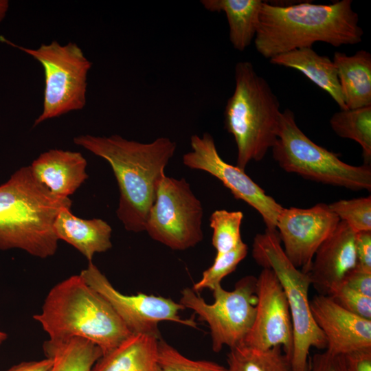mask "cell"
Instances as JSON below:
<instances>
[{
    "instance_id": "1",
    "label": "cell",
    "mask_w": 371,
    "mask_h": 371,
    "mask_svg": "<svg viewBox=\"0 0 371 371\" xmlns=\"http://www.w3.org/2000/svg\"><path fill=\"white\" fill-rule=\"evenodd\" d=\"M74 143L109 163L120 192L118 219L128 232L145 231L165 168L175 153V142L165 137L142 143L119 135H80Z\"/></svg>"
},
{
    "instance_id": "2",
    "label": "cell",
    "mask_w": 371,
    "mask_h": 371,
    "mask_svg": "<svg viewBox=\"0 0 371 371\" xmlns=\"http://www.w3.org/2000/svg\"><path fill=\"white\" fill-rule=\"evenodd\" d=\"M352 4L351 0L288 5L263 1L254 40L255 47L264 58L271 59L294 49L312 47L317 42L333 47L357 44L363 31Z\"/></svg>"
},
{
    "instance_id": "3",
    "label": "cell",
    "mask_w": 371,
    "mask_h": 371,
    "mask_svg": "<svg viewBox=\"0 0 371 371\" xmlns=\"http://www.w3.org/2000/svg\"><path fill=\"white\" fill-rule=\"evenodd\" d=\"M69 197L55 196L34 176L30 166L0 185V250L21 249L40 258L55 254L54 223Z\"/></svg>"
},
{
    "instance_id": "4",
    "label": "cell",
    "mask_w": 371,
    "mask_h": 371,
    "mask_svg": "<svg viewBox=\"0 0 371 371\" xmlns=\"http://www.w3.org/2000/svg\"><path fill=\"white\" fill-rule=\"evenodd\" d=\"M33 318L48 334L49 339H85L100 347L103 355L132 335L111 304L80 274L54 285L41 312Z\"/></svg>"
},
{
    "instance_id": "5",
    "label": "cell",
    "mask_w": 371,
    "mask_h": 371,
    "mask_svg": "<svg viewBox=\"0 0 371 371\" xmlns=\"http://www.w3.org/2000/svg\"><path fill=\"white\" fill-rule=\"evenodd\" d=\"M234 79V92L225 107L224 125L236 144V166L245 170L251 161L262 160L273 147L281 111L278 98L251 63H237Z\"/></svg>"
},
{
    "instance_id": "6",
    "label": "cell",
    "mask_w": 371,
    "mask_h": 371,
    "mask_svg": "<svg viewBox=\"0 0 371 371\" xmlns=\"http://www.w3.org/2000/svg\"><path fill=\"white\" fill-rule=\"evenodd\" d=\"M252 256L262 268L271 269L285 293L291 317L293 346L290 358L292 371H308L311 348L326 349L323 333L312 315L308 273L295 267L283 250L277 230L258 234L252 245Z\"/></svg>"
},
{
    "instance_id": "7",
    "label": "cell",
    "mask_w": 371,
    "mask_h": 371,
    "mask_svg": "<svg viewBox=\"0 0 371 371\" xmlns=\"http://www.w3.org/2000/svg\"><path fill=\"white\" fill-rule=\"evenodd\" d=\"M273 157L284 171L304 179L351 190H371L370 165L352 166L315 144L297 126L290 109L281 112Z\"/></svg>"
},
{
    "instance_id": "8",
    "label": "cell",
    "mask_w": 371,
    "mask_h": 371,
    "mask_svg": "<svg viewBox=\"0 0 371 371\" xmlns=\"http://www.w3.org/2000/svg\"><path fill=\"white\" fill-rule=\"evenodd\" d=\"M0 42L17 48L36 60L45 74L42 113L34 126L45 120L82 109L87 103V75L92 63L76 44L54 41L36 49L18 45L0 35Z\"/></svg>"
},
{
    "instance_id": "9",
    "label": "cell",
    "mask_w": 371,
    "mask_h": 371,
    "mask_svg": "<svg viewBox=\"0 0 371 371\" xmlns=\"http://www.w3.org/2000/svg\"><path fill=\"white\" fill-rule=\"evenodd\" d=\"M256 280L254 276H246L237 281L232 291L218 285L212 291V304H207L192 288L181 291L179 303L207 323L214 352H220L224 346L232 348L244 343L256 313Z\"/></svg>"
},
{
    "instance_id": "10",
    "label": "cell",
    "mask_w": 371,
    "mask_h": 371,
    "mask_svg": "<svg viewBox=\"0 0 371 371\" xmlns=\"http://www.w3.org/2000/svg\"><path fill=\"white\" fill-rule=\"evenodd\" d=\"M203 207L184 179L166 175L159 184L145 232L172 250L183 251L203 239Z\"/></svg>"
},
{
    "instance_id": "11",
    "label": "cell",
    "mask_w": 371,
    "mask_h": 371,
    "mask_svg": "<svg viewBox=\"0 0 371 371\" xmlns=\"http://www.w3.org/2000/svg\"><path fill=\"white\" fill-rule=\"evenodd\" d=\"M80 275L112 306L132 334H144L160 337L158 324L170 321L197 328L193 318L183 319L179 313L185 307L170 298L139 293L124 295L115 289L107 278L91 262Z\"/></svg>"
},
{
    "instance_id": "12",
    "label": "cell",
    "mask_w": 371,
    "mask_h": 371,
    "mask_svg": "<svg viewBox=\"0 0 371 371\" xmlns=\"http://www.w3.org/2000/svg\"><path fill=\"white\" fill-rule=\"evenodd\" d=\"M190 146L191 150L183 155V164L186 166L216 177L236 199L245 201L261 215L267 229L276 230L277 218L283 207L267 194L245 170L225 161L210 133L192 135Z\"/></svg>"
},
{
    "instance_id": "13",
    "label": "cell",
    "mask_w": 371,
    "mask_h": 371,
    "mask_svg": "<svg viewBox=\"0 0 371 371\" xmlns=\"http://www.w3.org/2000/svg\"><path fill=\"white\" fill-rule=\"evenodd\" d=\"M340 221L328 205L319 203L311 207H282L276 229L284 254L292 264L308 273L314 255Z\"/></svg>"
},
{
    "instance_id": "14",
    "label": "cell",
    "mask_w": 371,
    "mask_h": 371,
    "mask_svg": "<svg viewBox=\"0 0 371 371\" xmlns=\"http://www.w3.org/2000/svg\"><path fill=\"white\" fill-rule=\"evenodd\" d=\"M256 313L243 344L260 350L281 346L290 359L293 346L291 314L284 290L273 271L263 268L256 280Z\"/></svg>"
},
{
    "instance_id": "15",
    "label": "cell",
    "mask_w": 371,
    "mask_h": 371,
    "mask_svg": "<svg viewBox=\"0 0 371 371\" xmlns=\"http://www.w3.org/2000/svg\"><path fill=\"white\" fill-rule=\"evenodd\" d=\"M310 306L313 319L326 339V351L344 355L371 348V320L349 312L329 295H315L310 300Z\"/></svg>"
},
{
    "instance_id": "16",
    "label": "cell",
    "mask_w": 371,
    "mask_h": 371,
    "mask_svg": "<svg viewBox=\"0 0 371 371\" xmlns=\"http://www.w3.org/2000/svg\"><path fill=\"white\" fill-rule=\"evenodd\" d=\"M355 237L356 233L340 221L316 251L308 274L319 294L330 295L357 267Z\"/></svg>"
},
{
    "instance_id": "17",
    "label": "cell",
    "mask_w": 371,
    "mask_h": 371,
    "mask_svg": "<svg viewBox=\"0 0 371 371\" xmlns=\"http://www.w3.org/2000/svg\"><path fill=\"white\" fill-rule=\"evenodd\" d=\"M87 165L79 152L51 149L41 153L30 166L36 179L50 192L69 197L88 179Z\"/></svg>"
},
{
    "instance_id": "18",
    "label": "cell",
    "mask_w": 371,
    "mask_h": 371,
    "mask_svg": "<svg viewBox=\"0 0 371 371\" xmlns=\"http://www.w3.org/2000/svg\"><path fill=\"white\" fill-rule=\"evenodd\" d=\"M58 240L75 247L89 262L95 254L112 247L111 225L102 218L83 219L74 215L71 208L60 210L54 223Z\"/></svg>"
},
{
    "instance_id": "19",
    "label": "cell",
    "mask_w": 371,
    "mask_h": 371,
    "mask_svg": "<svg viewBox=\"0 0 371 371\" xmlns=\"http://www.w3.org/2000/svg\"><path fill=\"white\" fill-rule=\"evenodd\" d=\"M161 337L132 334L103 355L91 371H160L158 342Z\"/></svg>"
},
{
    "instance_id": "20",
    "label": "cell",
    "mask_w": 371,
    "mask_h": 371,
    "mask_svg": "<svg viewBox=\"0 0 371 371\" xmlns=\"http://www.w3.org/2000/svg\"><path fill=\"white\" fill-rule=\"evenodd\" d=\"M273 65L296 69L328 93L341 110L347 109L333 60L319 55L312 47L294 49L269 59Z\"/></svg>"
},
{
    "instance_id": "21",
    "label": "cell",
    "mask_w": 371,
    "mask_h": 371,
    "mask_svg": "<svg viewBox=\"0 0 371 371\" xmlns=\"http://www.w3.org/2000/svg\"><path fill=\"white\" fill-rule=\"evenodd\" d=\"M333 61L347 109L371 106V54L366 50L348 56L334 53Z\"/></svg>"
},
{
    "instance_id": "22",
    "label": "cell",
    "mask_w": 371,
    "mask_h": 371,
    "mask_svg": "<svg viewBox=\"0 0 371 371\" xmlns=\"http://www.w3.org/2000/svg\"><path fill=\"white\" fill-rule=\"evenodd\" d=\"M262 0H202L208 11L223 12L229 25V37L234 49L243 52L254 40Z\"/></svg>"
},
{
    "instance_id": "23",
    "label": "cell",
    "mask_w": 371,
    "mask_h": 371,
    "mask_svg": "<svg viewBox=\"0 0 371 371\" xmlns=\"http://www.w3.org/2000/svg\"><path fill=\"white\" fill-rule=\"evenodd\" d=\"M43 348L46 357L53 362L49 371H91L103 355L96 344L79 337L65 341L49 339Z\"/></svg>"
},
{
    "instance_id": "24",
    "label": "cell",
    "mask_w": 371,
    "mask_h": 371,
    "mask_svg": "<svg viewBox=\"0 0 371 371\" xmlns=\"http://www.w3.org/2000/svg\"><path fill=\"white\" fill-rule=\"evenodd\" d=\"M228 371H292L281 346L260 350L240 344L227 354Z\"/></svg>"
},
{
    "instance_id": "25",
    "label": "cell",
    "mask_w": 371,
    "mask_h": 371,
    "mask_svg": "<svg viewBox=\"0 0 371 371\" xmlns=\"http://www.w3.org/2000/svg\"><path fill=\"white\" fill-rule=\"evenodd\" d=\"M334 133L357 142L361 147L366 165L371 161V106L341 110L330 119Z\"/></svg>"
},
{
    "instance_id": "26",
    "label": "cell",
    "mask_w": 371,
    "mask_h": 371,
    "mask_svg": "<svg viewBox=\"0 0 371 371\" xmlns=\"http://www.w3.org/2000/svg\"><path fill=\"white\" fill-rule=\"evenodd\" d=\"M243 219L241 211L216 210L210 217L212 229V244L216 251V256L228 252L243 240L240 226Z\"/></svg>"
},
{
    "instance_id": "27",
    "label": "cell",
    "mask_w": 371,
    "mask_h": 371,
    "mask_svg": "<svg viewBox=\"0 0 371 371\" xmlns=\"http://www.w3.org/2000/svg\"><path fill=\"white\" fill-rule=\"evenodd\" d=\"M247 253L248 246L242 240L231 251L216 256L212 266L203 271L201 278L193 285L192 289L196 293L205 289L212 291L221 284V282L225 277L236 269Z\"/></svg>"
},
{
    "instance_id": "28",
    "label": "cell",
    "mask_w": 371,
    "mask_h": 371,
    "mask_svg": "<svg viewBox=\"0 0 371 371\" xmlns=\"http://www.w3.org/2000/svg\"><path fill=\"white\" fill-rule=\"evenodd\" d=\"M355 233L371 231V196L341 199L328 205Z\"/></svg>"
},
{
    "instance_id": "29",
    "label": "cell",
    "mask_w": 371,
    "mask_h": 371,
    "mask_svg": "<svg viewBox=\"0 0 371 371\" xmlns=\"http://www.w3.org/2000/svg\"><path fill=\"white\" fill-rule=\"evenodd\" d=\"M158 363L160 371H228L213 361L190 359L161 338L158 342Z\"/></svg>"
},
{
    "instance_id": "30",
    "label": "cell",
    "mask_w": 371,
    "mask_h": 371,
    "mask_svg": "<svg viewBox=\"0 0 371 371\" xmlns=\"http://www.w3.org/2000/svg\"><path fill=\"white\" fill-rule=\"evenodd\" d=\"M330 296L339 306L361 317L371 320V297L342 284Z\"/></svg>"
},
{
    "instance_id": "31",
    "label": "cell",
    "mask_w": 371,
    "mask_h": 371,
    "mask_svg": "<svg viewBox=\"0 0 371 371\" xmlns=\"http://www.w3.org/2000/svg\"><path fill=\"white\" fill-rule=\"evenodd\" d=\"M308 371H345L342 355L325 350L309 357Z\"/></svg>"
},
{
    "instance_id": "32",
    "label": "cell",
    "mask_w": 371,
    "mask_h": 371,
    "mask_svg": "<svg viewBox=\"0 0 371 371\" xmlns=\"http://www.w3.org/2000/svg\"><path fill=\"white\" fill-rule=\"evenodd\" d=\"M357 267L371 273V231L356 233Z\"/></svg>"
},
{
    "instance_id": "33",
    "label": "cell",
    "mask_w": 371,
    "mask_h": 371,
    "mask_svg": "<svg viewBox=\"0 0 371 371\" xmlns=\"http://www.w3.org/2000/svg\"><path fill=\"white\" fill-rule=\"evenodd\" d=\"M345 371H371V348L342 355Z\"/></svg>"
},
{
    "instance_id": "34",
    "label": "cell",
    "mask_w": 371,
    "mask_h": 371,
    "mask_svg": "<svg viewBox=\"0 0 371 371\" xmlns=\"http://www.w3.org/2000/svg\"><path fill=\"white\" fill-rule=\"evenodd\" d=\"M343 284L371 297V273L364 271L356 267L346 276Z\"/></svg>"
},
{
    "instance_id": "35",
    "label": "cell",
    "mask_w": 371,
    "mask_h": 371,
    "mask_svg": "<svg viewBox=\"0 0 371 371\" xmlns=\"http://www.w3.org/2000/svg\"><path fill=\"white\" fill-rule=\"evenodd\" d=\"M52 363V360L46 357L40 361L22 362L5 371H49Z\"/></svg>"
},
{
    "instance_id": "36",
    "label": "cell",
    "mask_w": 371,
    "mask_h": 371,
    "mask_svg": "<svg viewBox=\"0 0 371 371\" xmlns=\"http://www.w3.org/2000/svg\"><path fill=\"white\" fill-rule=\"evenodd\" d=\"M9 9V1L8 0H0V23L5 17Z\"/></svg>"
},
{
    "instance_id": "37",
    "label": "cell",
    "mask_w": 371,
    "mask_h": 371,
    "mask_svg": "<svg viewBox=\"0 0 371 371\" xmlns=\"http://www.w3.org/2000/svg\"><path fill=\"white\" fill-rule=\"evenodd\" d=\"M8 337V335L5 333L0 331V344L4 341Z\"/></svg>"
}]
</instances>
